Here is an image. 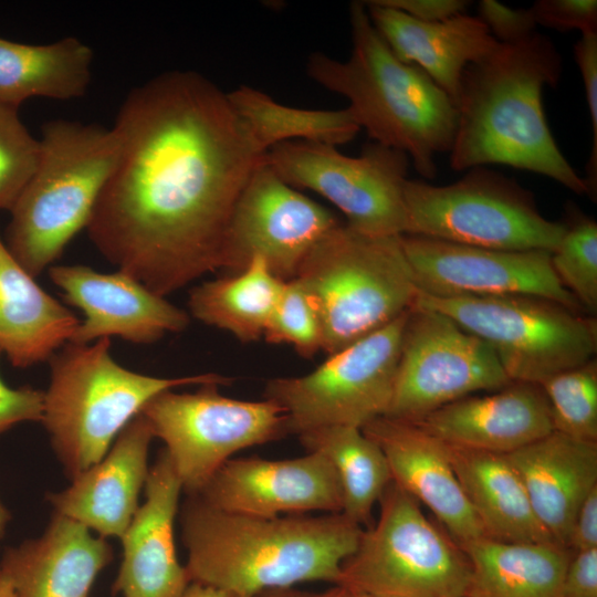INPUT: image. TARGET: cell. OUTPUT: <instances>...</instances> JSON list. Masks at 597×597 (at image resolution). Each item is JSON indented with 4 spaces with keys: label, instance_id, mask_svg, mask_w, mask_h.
<instances>
[{
    "label": "cell",
    "instance_id": "obj_1",
    "mask_svg": "<svg viewBox=\"0 0 597 597\" xmlns=\"http://www.w3.org/2000/svg\"><path fill=\"white\" fill-rule=\"evenodd\" d=\"M116 165L86 227L112 264L166 296L220 269L228 224L262 153L227 93L192 71L130 91Z\"/></svg>",
    "mask_w": 597,
    "mask_h": 597
},
{
    "label": "cell",
    "instance_id": "obj_2",
    "mask_svg": "<svg viewBox=\"0 0 597 597\" xmlns=\"http://www.w3.org/2000/svg\"><path fill=\"white\" fill-rule=\"evenodd\" d=\"M562 56L554 43L535 31L501 43L462 74L450 167L505 165L555 180L576 195L589 196L584 177L559 150L546 122L542 94L555 87Z\"/></svg>",
    "mask_w": 597,
    "mask_h": 597
},
{
    "label": "cell",
    "instance_id": "obj_3",
    "mask_svg": "<svg viewBox=\"0 0 597 597\" xmlns=\"http://www.w3.org/2000/svg\"><path fill=\"white\" fill-rule=\"evenodd\" d=\"M190 583L244 597L323 580L338 585L363 527L345 514L262 517L216 509L188 495L180 515Z\"/></svg>",
    "mask_w": 597,
    "mask_h": 597
},
{
    "label": "cell",
    "instance_id": "obj_4",
    "mask_svg": "<svg viewBox=\"0 0 597 597\" xmlns=\"http://www.w3.org/2000/svg\"><path fill=\"white\" fill-rule=\"evenodd\" d=\"M349 24L348 59L315 52L307 59V75L344 96L360 128L375 143L404 151L423 178H434L436 156L449 153L452 146L455 105L420 67L394 54L363 1L350 4Z\"/></svg>",
    "mask_w": 597,
    "mask_h": 597
},
{
    "label": "cell",
    "instance_id": "obj_5",
    "mask_svg": "<svg viewBox=\"0 0 597 597\" xmlns=\"http://www.w3.org/2000/svg\"><path fill=\"white\" fill-rule=\"evenodd\" d=\"M38 166L10 209L6 245L33 277L86 228L119 154L114 129L53 119L42 127Z\"/></svg>",
    "mask_w": 597,
    "mask_h": 597
},
{
    "label": "cell",
    "instance_id": "obj_6",
    "mask_svg": "<svg viewBox=\"0 0 597 597\" xmlns=\"http://www.w3.org/2000/svg\"><path fill=\"white\" fill-rule=\"evenodd\" d=\"M109 338L66 343L49 360L42 423L72 479L107 453L121 431L158 394L188 385H228L231 378L200 374L163 378L119 365Z\"/></svg>",
    "mask_w": 597,
    "mask_h": 597
},
{
    "label": "cell",
    "instance_id": "obj_7",
    "mask_svg": "<svg viewBox=\"0 0 597 597\" xmlns=\"http://www.w3.org/2000/svg\"><path fill=\"white\" fill-rule=\"evenodd\" d=\"M400 237L368 235L339 223L303 260L294 280L317 312L327 355L413 306L418 289Z\"/></svg>",
    "mask_w": 597,
    "mask_h": 597
},
{
    "label": "cell",
    "instance_id": "obj_8",
    "mask_svg": "<svg viewBox=\"0 0 597 597\" xmlns=\"http://www.w3.org/2000/svg\"><path fill=\"white\" fill-rule=\"evenodd\" d=\"M413 305L443 313L489 345L511 381L541 385L596 354V320L545 297H436L418 292Z\"/></svg>",
    "mask_w": 597,
    "mask_h": 597
},
{
    "label": "cell",
    "instance_id": "obj_9",
    "mask_svg": "<svg viewBox=\"0 0 597 597\" xmlns=\"http://www.w3.org/2000/svg\"><path fill=\"white\" fill-rule=\"evenodd\" d=\"M465 171L444 186L407 180L406 234L496 250H555L565 224L543 216L528 189L486 166Z\"/></svg>",
    "mask_w": 597,
    "mask_h": 597
},
{
    "label": "cell",
    "instance_id": "obj_10",
    "mask_svg": "<svg viewBox=\"0 0 597 597\" xmlns=\"http://www.w3.org/2000/svg\"><path fill=\"white\" fill-rule=\"evenodd\" d=\"M378 521L343 563L339 586L373 597H465L470 563L418 502L390 482Z\"/></svg>",
    "mask_w": 597,
    "mask_h": 597
},
{
    "label": "cell",
    "instance_id": "obj_11",
    "mask_svg": "<svg viewBox=\"0 0 597 597\" xmlns=\"http://www.w3.org/2000/svg\"><path fill=\"white\" fill-rule=\"evenodd\" d=\"M409 311L328 355L313 371L266 383L264 399L283 409L289 434L332 426L362 429L386 415Z\"/></svg>",
    "mask_w": 597,
    "mask_h": 597
},
{
    "label": "cell",
    "instance_id": "obj_12",
    "mask_svg": "<svg viewBox=\"0 0 597 597\" xmlns=\"http://www.w3.org/2000/svg\"><path fill=\"white\" fill-rule=\"evenodd\" d=\"M218 386L163 391L139 412L154 438L164 441L187 495L198 494L238 451L289 434L284 411L275 402L229 398Z\"/></svg>",
    "mask_w": 597,
    "mask_h": 597
},
{
    "label": "cell",
    "instance_id": "obj_13",
    "mask_svg": "<svg viewBox=\"0 0 597 597\" xmlns=\"http://www.w3.org/2000/svg\"><path fill=\"white\" fill-rule=\"evenodd\" d=\"M263 160L287 185L331 201L349 228L377 237L406 234L410 159L404 151L373 142L350 157L332 145L292 140L271 147Z\"/></svg>",
    "mask_w": 597,
    "mask_h": 597
},
{
    "label": "cell",
    "instance_id": "obj_14",
    "mask_svg": "<svg viewBox=\"0 0 597 597\" xmlns=\"http://www.w3.org/2000/svg\"><path fill=\"white\" fill-rule=\"evenodd\" d=\"M510 383L489 345L443 313L413 305L385 417L415 422L473 392L499 390Z\"/></svg>",
    "mask_w": 597,
    "mask_h": 597
},
{
    "label": "cell",
    "instance_id": "obj_15",
    "mask_svg": "<svg viewBox=\"0 0 597 597\" xmlns=\"http://www.w3.org/2000/svg\"><path fill=\"white\" fill-rule=\"evenodd\" d=\"M339 223L335 214L287 185L262 160L232 211L219 270L235 274L260 256L276 277L293 280L310 251Z\"/></svg>",
    "mask_w": 597,
    "mask_h": 597
},
{
    "label": "cell",
    "instance_id": "obj_16",
    "mask_svg": "<svg viewBox=\"0 0 597 597\" xmlns=\"http://www.w3.org/2000/svg\"><path fill=\"white\" fill-rule=\"evenodd\" d=\"M419 293L436 297L535 295L584 312L557 279L551 252L465 245L421 235L400 237Z\"/></svg>",
    "mask_w": 597,
    "mask_h": 597
},
{
    "label": "cell",
    "instance_id": "obj_17",
    "mask_svg": "<svg viewBox=\"0 0 597 597\" xmlns=\"http://www.w3.org/2000/svg\"><path fill=\"white\" fill-rule=\"evenodd\" d=\"M193 495L222 511L262 517L343 510L338 475L317 452L285 460L230 459Z\"/></svg>",
    "mask_w": 597,
    "mask_h": 597
},
{
    "label": "cell",
    "instance_id": "obj_18",
    "mask_svg": "<svg viewBox=\"0 0 597 597\" xmlns=\"http://www.w3.org/2000/svg\"><path fill=\"white\" fill-rule=\"evenodd\" d=\"M48 271L65 303L84 315L70 343L90 344L115 336L151 344L189 325L187 312L122 270L102 273L75 264L52 265Z\"/></svg>",
    "mask_w": 597,
    "mask_h": 597
},
{
    "label": "cell",
    "instance_id": "obj_19",
    "mask_svg": "<svg viewBox=\"0 0 597 597\" xmlns=\"http://www.w3.org/2000/svg\"><path fill=\"white\" fill-rule=\"evenodd\" d=\"M144 486L145 501L121 537L123 561L113 591L124 597H180L190 583L174 537L182 486L165 449Z\"/></svg>",
    "mask_w": 597,
    "mask_h": 597
},
{
    "label": "cell",
    "instance_id": "obj_20",
    "mask_svg": "<svg viewBox=\"0 0 597 597\" xmlns=\"http://www.w3.org/2000/svg\"><path fill=\"white\" fill-rule=\"evenodd\" d=\"M362 431L384 452L392 482L425 504L458 545L485 536L443 441L412 422L385 416L371 420Z\"/></svg>",
    "mask_w": 597,
    "mask_h": 597
},
{
    "label": "cell",
    "instance_id": "obj_21",
    "mask_svg": "<svg viewBox=\"0 0 597 597\" xmlns=\"http://www.w3.org/2000/svg\"><path fill=\"white\" fill-rule=\"evenodd\" d=\"M153 438L149 425L138 413L102 460L73 476L65 490L48 495L54 512L101 537L121 538L138 509V496L149 471Z\"/></svg>",
    "mask_w": 597,
    "mask_h": 597
},
{
    "label": "cell",
    "instance_id": "obj_22",
    "mask_svg": "<svg viewBox=\"0 0 597 597\" xmlns=\"http://www.w3.org/2000/svg\"><path fill=\"white\" fill-rule=\"evenodd\" d=\"M412 423L446 443L498 454L511 453L554 431L543 389L521 381L491 395L461 398Z\"/></svg>",
    "mask_w": 597,
    "mask_h": 597
},
{
    "label": "cell",
    "instance_id": "obj_23",
    "mask_svg": "<svg viewBox=\"0 0 597 597\" xmlns=\"http://www.w3.org/2000/svg\"><path fill=\"white\" fill-rule=\"evenodd\" d=\"M113 549L84 525L54 513L43 534L6 551L0 572L14 597H90Z\"/></svg>",
    "mask_w": 597,
    "mask_h": 597
},
{
    "label": "cell",
    "instance_id": "obj_24",
    "mask_svg": "<svg viewBox=\"0 0 597 597\" xmlns=\"http://www.w3.org/2000/svg\"><path fill=\"white\" fill-rule=\"evenodd\" d=\"M504 455L519 474L542 527L557 546L568 548L577 511L597 486V442L554 430Z\"/></svg>",
    "mask_w": 597,
    "mask_h": 597
},
{
    "label": "cell",
    "instance_id": "obj_25",
    "mask_svg": "<svg viewBox=\"0 0 597 597\" xmlns=\"http://www.w3.org/2000/svg\"><path fill=\"white\" fill-rule=\"evenodd\" d=\"M363 3L394 54L420 67L454 105L465 67L491 52L499 42L479 17L465 12L444 21L421 22L378 0Z\"/></svg>",
    "mask_w": 597,
    "mask_h": 597
},
{
    "label": "cell",
    "instance_id": "obj_26",
    "mask_svg": "<svg viewBox=\"0 0 597 597\" xmlns=\"http://www.w3.org/2000/svg\"><path fill=\"white\" fill-rule=\"evenodd\" d=\"M80 320L48 294L0 237V350L12 366L49 362L69 343Z\"/></svg>",
    "mask_w": 597,
    "mask_h": 597
},
{
    "label": "cell",
    "instance_id": "obj_27",
    "mask_svg": "<svg viewBox=\"0 0 597 597\" xmlns=\"http://www.w3.org/2000/svg\"><path fill=\"white\" fill-rule=\"evenodd\" d=\"M446 446L458 481L485 536L504 542L556 545L537 521L524 485L504 454Z\"/></svg>",
    "mask_w": 597,
    "mask_h": 597
},
{
    "label": "cell",
    "instance_id": "obj_28",
    "mask_svg": "<svg viewBox=\"0 0 597 597\" xmlns=\"http://www.w3.org/2000/svg\"><path fill=\"white\" fill-rule=\"evenodd\" d=\"M459 546L470 563L465 597H562L568 548L488 536Z\"/></svg>",
    "mask_w": 597,
    "mask_h": 597
},
{
    "label": "cell",
    "instance_id": "obj_29",
    "mask_svg": "<svg viewBox=\"0 0 597 597\" xmlns=\"http://www.w3.org/2000/svg\"><path fill=\"white\" fill-rule=\"evenodd\" d=\"M93 60V50L75 36L49 44L0 36V102L19 107L31 97H81L91 83Z\"/></svg>",
    "mask_w": 597,
    "mask_h": 597
},
{
    "label": "cell",
    "instance_id": "obj_30",
    "mask_svg": "<svg viewBox=\"0 0 597 597\" xmlns=\"http://www.w3.org/2000/svg\"><path fill=\"white\" fill-rule=\"evenodd\" d=\"M285 282L262 258L253 256L241 272L192 287L188 307L203 324L229 332L242 343L256 342L263 338Z\"/></svg>",
    "mask_w": 597,
    "mask_h": 597
},
{
    "label": "cell",
    "instance_id": "obj_31",
    "mask_svg": "<svg viewBox=\"0 0 597 597\" xmlns=\"http://www.w3.org/2000/svg\"><path fill=\"white\" fill-rule=\"evenodd\" d=\"M228 100L258 148L265 154L285 142L306 140L337 147L362 129L348 107L305 109L277 103L248 85L227 93Z\"/></svg>",
    "mask_w": 597,
    "mask_h": 597
},
{
    "label": "cell",
    "instance_id": "obj_32",
    "mask_svg": "<svg viewBox=\"0 0 597 597\" xmlns=\"http://www.w3.org/2000/svg\"><path fill=\"white\" fill-rule=\"evenodd\" d=\"M297 437L307 452L323 454L334 467L343 492L342 513L369 526L374 505L392 481L381 449L356 427H323Z\"/></svg>",
    "mask_w": 597,
    "mask_h": 597
},
{
    "label": "cell",
    "instance_id": "obj_33",
    "mask_svg": "<svg viewBox=\"0 0 597 597\" xmlns=\"http://www.w3.org/2000/svg\"><path fill=\"white\" fill-rule=\"evenodd\" d=\"M553 428L575 439L597 442V362L561 371L541 385Z\"/></svg>",
    "mask_w": 597,
    "mask_h": 597
},
{
    "label": "cell",
    "instance_id": "obj_34",
    "mask_svg": "<svg viewBox=\"0 0 597 597\" xmlns=\"http://www.w3.org/2000/svg\"><path fill=\"white\" fill-rule=\"evenodd\" d=\"M564 224L551 263L563 286L593 316L597 311V223L573 209Z\"/></svg>",
    "mask_w": 597,
    "mask_h": 597
},
{
    "label": "cell",
    "instance_id": "obj_35",
    "mask_svg": "<svg viewBox=\"0 0 597 597\" xmlns=\"http://www.w3.org/2000/svg\"><path fill=\"white\" fill-rule=\"evenodd\" d=\"M263 338L270 344L291 345L305 358L322 350L323 333L317 312L296 280L285 282Z\"/></svg>",
    "mask_w": 597,
    "mask_h": 597
},
{
    "label": "cell",
    "instance_id": "obj_36",
    "mask_svg": "<svg viewBox=\"0 0 597 597\" xmlns=\"http://www.w3.org/2000/svg\"><path fill=\"white\" fill-rule=\"evenodd\" d=\"M18 108L0 102V209L9 211L40 157V140L21 122Z\"/></svg>",
    "mask_w": 597,
    "mask_h": 597
},
{
    "label": "cell",
    "instance_id": "obj_37",
    "mask_svg": "<svg viewBox=\"0 0 597 597\" xmlns=\"http://www.w3.org/2000/svg\"><path fill=\"white\" fill-rule=\"evenodd\" d=\"M574 57L583 78L591 124L593 142L584 179L589 197L595 201L597 193V33H582L574 45Z\"/></svg>",
    "mask_w": 597,
    "mask_h": 597
},
{
    "label": "cell",
    "instance_id": "obj_38",
    "mask_svg": "<svg viewBox=\"0 0 597 597\" xmlns=\"http://www.w3.org/2000/svg\"><path fill=\"white\" fill-rule=\"evenodd\" d=\"M536 25L597 33L596 0H540L530 8Z\"/></svg>",
    "mask_w": 597,
    "mask_h": 597
},
{
    "label": "cell",
    "instance_id": "obj_39",
    "mask_svg": "<svg viewBox=\"0 0 597 597\" xmlns=\"http://www.w3.org/2000/svg\"><path fill=\"white\" fill-rule=\"evenodd\" d=\"M479 18L501 43L520 41L536 31L530 9H511L495 0L480 1Z\"/></svg>",
    "mask_w": 597,
    "mask_h": 597
},
{
    "label": "cell",
    "instance_id": "obj_40",
    "mask_svg": "<svg viewBox=\"0 0 597 597\" xmlns=\"http://www.w3.org/2000/svg\"><path fill=\"white\" fill-rule=\"evenodd\" d=\"M43 409L44 391L28 386L12 388L0 376V433L21 422L42 421Z\"/></svg>",
    "mask_w": 597,
    "mask_h": 597
},
{
    "label": "cell",
    "instance_id": "obj_41",
    "mask_svg": "<svg viewBox=\"0 0 597 597\" xmlns=\"http://www.w3.org/2000/svg\"><path fill=\"white\" fill-rule=\"evenodd\" d=\"M562 597H597V547L573 552L564 573Z\"/></svg>",
    "mask_w": 597,
    "mask_h": 597
},
{
    "label": "cell",
    "instance_id": "obj_42",
    "mask_svg": "<svg viewBox=\"0 0 597 597\" xmlns=\"http://www.w3.org/2000/svg\"><path fill=\"white\" fill-rule=\"evenodd\" d=\"M380 3L397 9L421 22H439L464 13L468 1L464 0H378Z\"/></svg>",
    "mask_w": 597,
    "mask_h": 597
},
{
    "label": "cell",
    "instance_id": "obj_43",
    "mask_svg": "<svg viewBox=\"0 0 597 597\" xmlns=\"http://www.w3.org/2000/svg\"><path fill=\"white\" fill-rule=\"evenodd\" d=\"M595 547H597V486L579 506L568 541V549L573 552Z\"/></svg>",
    "mask_w": 597,
    "mask_h": 597
},
{
    "label": "cell",
    "instance_id": "obj_44",
    "mask_svg": "<svg viewBox=\"0 0 597 597\" xmlns=\"http://www.w3.org/2000/svg\"><path fill=\"white\" fill-rule=\"evenodd\" d=\"M348 589L335 585L333 588L323 591H306L294 587L268 589L253 597H347Z\"/></svg>",
    "mask_w": 597,
    "mask_h": 597
},
{
    "label": "cell",
    "instance_id": "obj_45",
    "mask_svg": "<svg viewBox=\"0 0 597 597\" xmlns=\"http://www.w3.org/2000/svg\"><path fill=\"white\" fill-rule=\"evenodd\" d=\"M180 597H244L211 585L191 582Z\"/></svg>",
    "mask_w": 597,
    "mask_h": 597
},
{
    "label": "cell",
    "instance_id": "obj_46",
    "mask_svg": "<svg viewBox=\"0 0 597 597\" xmlns=\"http://www.w3.org/2000/svg\"><path fill=\"white\" fill-rule=\"evenodd\" d=\"M10 519L11 516L8 509L4 506V504L0 500V540L3 537L7 531V526L10 522Z\"/></svg>",
    "mask_w": 597,
    "mask_h": 597
},
{
    "label": "cell",
    "instance_id": "obj_47",
    "mask_svg": "<svg viewBox=\"0 0 597 597\" xmlns=\"http://www.w3.org/2000/svg\"><path fill=\"white\" fill-rule=\"evenodd\" d=\"M0 597H14L8 578L0 572Z\"/></svg>",
    "mask_w": 597,
    "mask_h": 597
},
{
    "label": "cell",
    "instance_id": "obj_48",
    "mask_svg": "<svg viewBox=\"0 0 597 597\" xmlns=\"http://www.w3.org/2000/svg\"><path fill=\"white\" fill-rule=\"evenodd\" d=\"M347 597H373V596H370L368 594H365V593L348 589Z\"/></svg>",
    "mask_w": 597,
    "mask_h": 597
}]
</instances>
